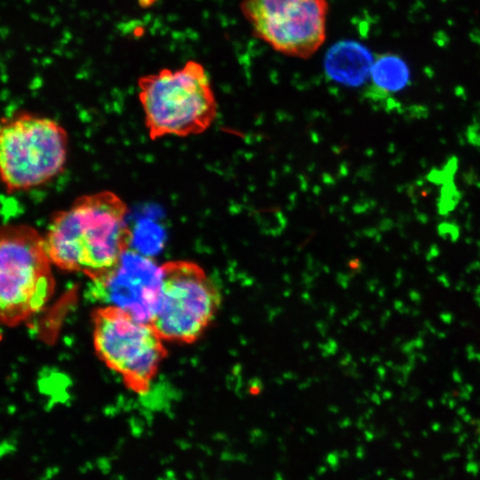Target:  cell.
<instances>
[{
    "mask_svg": "<svg viewBox=\"0 0 480 480\" xmlns=\"http://www.w3.org/2000/svg\"><path fill=\"white\" fill-rule=\"evenodd\" d=\"M127 212L126 204L108 190L82 196L56 212L44 236L52 264L90 278L113 268L132 240Z\"/></svg>",
    "mask_w": 480,
    "mask_h": 480,
    "instance_id": "cell-1",
    "label": "cell"
},
{
    "mask_svg": "<svg viewBox=\"0 0 480 480\" xmlns=\"http://www.w3.org/2000/svg\"><path fill=\"white\" fill-rule=\"evenodd\" d=\"M137 85L151 140L199 134L217 115L209 75L196 60H188L179 69L162 68L141 76Z\"/></svg>",
    "mask_w": 480,
    "mask_h": 480,
    "instance_id": "cell-2",
    "label": "cell"
},
{
    "mask_svg": "<svg viewBox=\"0 0 480 480\" xmlns=\"http://www.w3.org/2000/svg\"><path fill=\"white\" fill-rule=\"evenodd\" d=\"M68 137L56 121L20 113L3 121L0 171L8 193L42 185L64 168Z\"/></svg>",
    "mask_w": 480,
    "mask_h": 480,
    "instance_id": "cell-3",
    "label": "cell"
},
{
    "mask_svg": "<svg viewBox=\"0 0 480 480\" xmlns=\"http://www.w3.org/2000/svg\"><path fill=\"white\" fill-rule=\"evenodd\" d=\"M44 237L31 227L8 225L0 237L2 320L13 324L43 308L54 287Z\"/></svg>",
    "mask_w": 480,
    "mask_h": 480,
    "instance_id": "cell-4",
    "label": "cell"
},
{
    "mask_svg": "<svg viewBox=\"0 0 480 480\" xmlns=\"http://www.w3.org/2000/svg\"><path fill=\"white\" fill-rule=\"evenodd\" d=\"M157 310L151 324L164 340L191 343L213 322L221 292L197 264L172 260L162 265Z\"/></svg>",
    "mask_w": 480,
    "mask_h": 480,
    "instance_id": "cell-5",
    "label": "cell"
},
{
    "mask_svg": "<svg viewBox=\"0 0 480 480\" xmlns=\"http://www.w3.org/2000/svg\"><path fill=\"white\" fill-rule=\"evenodd\" d=\"M162 337L151 324L100 307L94 314L93 343L100 358L138 392L148 389L164 355Z\"/></svg>",
    "mask_w": 480,
    "mask_h": 480,
    "instance_id": "cell-6",
    "label": "cell"
},
{
    "mask_svg": "<svg viewBox=\"0 0 480 480\" xmlns=\"http://www.w3.org/2000/svg\"><path fill=\"white\" fill-rule=\"evenodd\" d=\"M253 35L275 51L308 59L326 38L327 0H242Z\"/></svg>",
    "mask_w": 480,
    "mask_h": 480,
    "instance_id": "cell-7",
    "label": "cell"
},
{
    "mask_svg": "<svg viewBox=\"0 0 480 480\" xmlns=\"http://www.w3.org/2000/svg\"><path fill=\"white\" fill-rule=\"evenodd\" d=\"M162 277V265L129 249L113 268L90 278L86 295L101 307L151 324L159 304Z\"/></svg>",
    "mask_w": 480,
    "mask_h": 480,
    "instance_id": "cell-8",
    "label": "cell"
},
{
    "mask_svg": "<svg viewBox=\"0 0 480 480\" xmlns=\"http://www.w3.org/2000/svg\"><path fill=\"white\" fill-rule=\"evenodd\" d=\"M373 61L365 46L355 41H342L329 50L324 68L327 75L336 82L358 86L370 76Z\"/></svg>",
    "mask_w": 480,
    "mask_h": 480,
    "instance_id": "cell-9",
    "label": "cell"
},
{
    "mask_svg": "<svg viewBox=\"0 0 480 480\" xmlns=\"http://www.w3.org/2000/svg\"><path fill=\"white\" fill-rule=\"evenodd\" d=\"M410 81V70L405 61L394 53L375 56L370 73V85L365 96L380 101L391 93L405 88Z\"/></svg>",
    "mask_w": 480,
    "mask_h": 480,
    "instance_id": "cell-10",
    "label": "cell"
},
{
    "mask_svg": "<svg viewBox=\"0 0 480 480\" xmlns=\"http://www.w3.org/2000/svg\"><path fill=\"white\" fill-rule=\"evenodd\" d=\"M141 7H149L154 4L157 0H138Z\"/></svg>",
    "mask_w": 480,
    "mask_h": 480,
    "instance_id": "cell-11",
    "label": "cell"
}]
</instances>
